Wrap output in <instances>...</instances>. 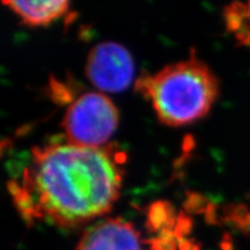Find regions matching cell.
Masks as SVG:
<instances>
[{"label":"cell","mask_w":250,"mask_h":250,"mask_svg":"<svg viewBox=\"0 0 250 250\" xmlns=\"http://www.w3.org/2000/svg\"><path fill=\"white\" fill-rule=\"evenodd\" d=\"M123 152L111 144L87 147L67 140L39 146L12 196L27 220L74 228L110 211L124 177Z\"/></svg>","instance_id":"6da1fadb"},{"label":"cell","mask_w":250,"mask_h":250,"mask_svg":"<svg viewBox=\"0 0 250 250\" xmlns=\"http://www.w3.org/2000/svg\"><path fill=\"white\" fill-rule=\"evenodd\" d=\"M137 89L152 103L156 116L169 126L204 117L217 99L219 83L210 67L191 56L137 80Z\"/></svg>","instance_id":"7a4b0ae2"},{"label":"cell","mask_w":250,"mask_h":250,"mask_svg":"<svg viewBox=\"0 0 250 250\" xmlns=\"http://www.w3.org/2000/svg\"><path fill=\"white\" fill-rule=\"evenodd\" d=\"M120 115L105 94L88 92L68 105L62 130L68 143L87 147H102L117 129Z\"/></svg>","instance_id":"3957f363"},{"label":"cell","mask_w":250,"mask_h":250,"mask_svg":"<svg viewBox=\"0 0 250 250\" xmlns=\"http://www.w3.org/2000/svg\"><path fill=\"white\" fill-rule=\"evenodd\" d=\"M85 71L96 88L118 93L126 88L132 80L134 64L132 56L123 45L102 42L89 51Z\"/></svg>","instance_id":"277c9868"},{"label":"cell","mask_w":250,"mask_h":250,"mask_svg":"<svg viewBox=\"0 0 250 250\" xmlns=\"http://www.w3.org/2000/svg\"><path fill=\"white\" fill-rule=\"evenodd\" d=\"M145 243L132 223L123 218H107L83 234L76 250H147Z\"/></svg>","instance_id":"5b68a950"},{"label":"cell","mask_w":250,"mask_h":250,"mask_svg":"<svg viewBox=\"0 0 250 250\" xmlns=\"http://www.w3.org/2000/svg\"><path fill=\"white\" fill-rule=\"evenodd\" d=\"M4 5L14 12L23 23L31 27L46 26L62 18L68 11L66 0L50 1H4Z\"/></svg>","instance_id":"8992f818"}]
</instances>
